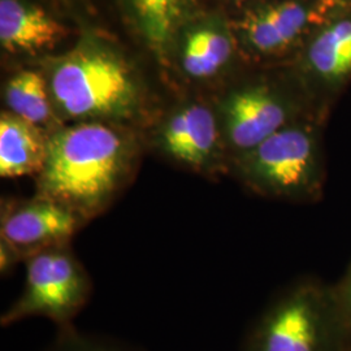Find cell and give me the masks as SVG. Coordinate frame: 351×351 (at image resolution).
Listing matches in <instances>:
<instances>
[{"instance_id":"6da1fadb","label":"cell","mask_w":351,"mask_h":351,"mask_svg":"<svg viewBox=\"0 0 351 351\" xmlns=\"http://www.w3.org/2000/svg\"><path fill=\"white\" fill-rule=\"evenodd\" d=\"M132 145L103 121H77L51 133L37 194L58 202L85 221L101 215L125 185Z\"/></svg>"},{"instance_id":"7a4b0ae2","label":"cell","mask_w":351,"mask_h":351,"mask_svg":"<svg viewBox=\"0 0 351 351\" xmlns=\"http://www.w3.org/2000/svg\"><path fill=\"white\" fill-rule=\"evenodd\" d=\"M55 112L75 121L130 120L141 110L138 77L117 47L86 34L71 50L46 62Z\"/></svg>"},{"instance_id":"3957f363","label":"cell","mask_w":351,"mask_h":351,"mask_svg":"<svg viewBox=\"0 0 351 351\" xmlns=\"http://www.w3.org/2000/svg\"><path fill=\"white\" fill-rule=\"evenodd\" d=\"M262 66L233 82L217 104L229 163L293 123L329 119L290 64Z\"/></svg>"},{"instance_id":"277c9868","label":"cell","mask_w":351,"mask_h":351,"mask_svg":"<svg viewBox=\"0 0 351 351\" xmlns=\"http://www.w3.org/2000/svg\"><path fill=\"white\" fill-rule=\"evenodd\" d=\"M326 119L282 128L230 162L245 188L265 198L310 204L322 201L326 181Z\"/></svg>"},{"instance_id":"5b68a950","label":"cell","mask_w":351,"mask_h":351,"mask_svg":"<svg viewBox=\"0 0 351 351\" xmlns=\"http://www.w3.org/2000/svg\"><path fill=\"white\" fill-rule=\"evenodd\" d=\"M243 351H342L329 284L306 276L281 289L252 323Z\"/></svg>"},{"instance_id":"8992f818","label":"cell","mask_w":351,"mask_h":351,"mask_svg":"<svg viewBox=\"0 0 351 351\" xmlns=\"http://www.w3.org/2000/svg\"><path fill=\"white\" fill-rule=\"evenodd\" d=\"M345 0H267L232 20L239 49L250 65L291 64L315 30Z\"/></svg>"},{"instance_id":"52a82bcc","label":"cell","mask_w":351,"mask_h":351,"mask_svg":"<svg viewBox=\"0 0 351 351\" xmlns=\"http://www.w3.org/2000/svg\"><path fill=\"white\" fill-rule=\"evenodd\" d=\"M21 294L0 317L3 326L29 317H46L58 328L72 326L88 304L94 285L68 245L38 251L26 258Z\"/></svg>"},{"instance_id":"ba28073f","label":"cell","mask_w":351,"mask_h":351,"mask_svg":"<svg viewBox=\"0 0 351 351\" xmlns=\"http://www.w3.org/2000/svg\"><path fill=\"white\" fill-rule=\"evenodd\" d=\"M290 65L319 108L330 114L351 86V4L328 17Z\"/></svg>"},{"instance_id":"9c48e42d","label":"cell","mask_w":351,"mask_h":351,"mask_svg":"<svg viewBox=\"0 0 351 351\" xmlns=\"http://www.w3.org/2000/svg\"><path fill=\"white\" fill-rule=\"evenodd\" d=\"M86 221L63 204L36 195L26 201L8 202L3 206L0 234L20 259L53 246L68 245Z\"/></svg>"},{"instance_id":"30bf717a","label":"cell","mask_w":351,"mask_h":351,"mask_svg":"<svg viewBox=\"0 0 351 351\" xmlns=\"http://www.w3.org/2000/svg\"><path fill=\"white\" fill-rule=\"evenodd\" d=\"M182 72L191 80L210 81L237 72L245 60L232 20L221 13L191 19L176 42Z\"/></svg>"},{"instance_id":"8fae6325","label":"cell","mask_w":351,"mask_h":351,"mask_svg":"<svg viewBox=\"0 0 351 351\" xmlns=\"http://www.w3.org/2000/svg\"><path fill=\"white\" fill-rule=\"evenodd\" d=\"M159 142L169 156L191 168H211L228 154L217 110L199 103L172 113L162 125Z\"/></svg>"},{"instance_id":"7c38bea8","label":"cell","mask_w":351,"mask_h":351,"mask_svg":"<svg viewBox=\"0 0 351 351\" xmlns=\"http://www.w3.org/2000/svg\"><path fill=\"white\" fill-rule=\"evenodd\" d=\"M66 29L30 0H0V45L10 53H38L53 49Z\"/></svg>"},{"instance_id":"4fadbf2b","label":"cell","mask_w":351,"mask_h":351,"mask_svg":"<svg viewBox=\"0 0 351 351\" xmlns=\"http://www.w3.org/2000/svg\"><path fill=\"white\" fill-rule=\"evenodd\" d=\"M142 40L160 64H167L177 38L193 19L197 0H124Z\"/></svg>"},{"instance_id":"5bb4252c","label":"cell","mask_w":351,"mask_h":351,"mask_svg":"<svg viewBox=\"0 0 351 351\" xmlns=\"http://www.w3.org/2000/svg\"><path fill=\"white\" fill-rule=\"evenodd\" d=\"M49 138L40 126L5 111L0 116V176L39 175L46 163Z\"/></svg>"},{"instance_id":"9a60e30c","label":"cell","mask_w":351,"mask_h":351,"mask_svg":"<svg viewBox=\"0 0 351 351\" xmlns=\"http://www.w3.org/2000/svg\"><path fill=\"white\" fill-rule=\"evenodd\" d=\"M4 101L10 112L40 128L50 125L56 114L46 75L37 71L12 75L4 88Z\"/></svg>"},{"instance_id":"2e32d148","label":"cell","mask_w":351,"mask_h":351,"mask_svg":"<svg viewBox=\"0 0 351 351\" xmlns=\"http://www.w3.org/2000/svg\"><path fill=\"white\" fill-rule=\"evenodd\" d=\"M46 351H141L123 341L82 332L72 326L58 328L56 336Z\"/></svg>"},{"instance_id":"e0dca14e","label":"cell","mask_w":351,"mask_h":351,"mask_svg":"<svg viewBox=\"0 0 351 351\" xmlns=\"http://www.w3.org/2000/svg\"><path fill=\"white\" fill-rule=\"evenodd\" d=\"M342 351L351 349V261L337 282L329 284Z\"/></svg>"},{"instance_id":"ac0fdd59","label":"cell","mask_w":351,"mask_h":351,"mask_svg":"<svg viewBox=\"0 0 351 351\" xmlns=\"http://www.w3.org/2000/svg\"><path fill=\"white\" fill-rule=\"evenodd\" d=\"M223 1L234 5L236 8H239V11L241 12L243 10H247V8H250L252 5H256V4L263 3V1H267V0H223Z\"/></svg>"},{"instance_id":"d6986e66","label":"cell","mask_w":351,"mask_h":351,"mask_svg":"<svg viewBox=\"0 0 351 351\" xmlns=\"http://www.w3.org/2000/svg\"><path fill=\"white\" fill-rule=\"evenodd\" d=\"M345 1H346V3H349V4H351V0H345Z\"/></svg>"},{"instance_id":"ffe728a7","label":"cell","mask_w":351,"mask_h":351,"mask_svg":"<svg viewBox=\"0 0 351 351\" xmlns=\"http://www.w3.org/2000/svg\"><path fill=\"white\" fill-rule=\"evenodd\" d=\"M345 351H351V349H350V350H345Z\"/></svg>"}]
</instances>
